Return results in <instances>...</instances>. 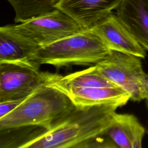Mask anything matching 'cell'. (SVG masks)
<instances>
[{"instance_id":"6da1fadb","label":"cell","mask_w":148,"mask_h":148,"mask_svg":"<svg viewBox=\"0 0 148 148\" xmlns=\"http://www.w3.org/2000/svg\"><path fill=\"white\" fill-rule=\"evenodd\" d=\"M117 105L103 104L76 106L44 129L27 139L18 147H80L85 142L105 134Z\"/></svg>"},{"instance_id":"7a4b0ae2","label":"cell","mask_w":148,"mask_h":148,"mask_svg":"<svg viewBox=\"0 0 148 148\" xmlns=\"http://www.w3.org/2000/svg\"><path fill=\"white\" fill-rule=\"evenodd\" d=\"M75 106L64 93L44 84L28 95L14 110L0 119V130L28 126L46 129Z\"/></svg>"},{"instance_id":"3957f363","label":"cell","mask_w":148,"mask_h":148,"mask_svg":"<svg viewBox=\"0 0 148 148\" xmlns=\"http://www.w3.org/2000/svg\"><path fill=\"white\" fill-rule=\"evenodd\" d=\"M111 50L91 29L68 36L53 43L40 46L31 60L39 65L57 68L90 65L102 60Z\"/></svg>"},{"instance_id":"277c9868","label":"cell","mask_w":148,"mask_h":148,"mask_svg":"<svg viewBox=\"0 0 148 148\" xmlns=\"http://www.w3.org/2000/svg\"><path fill=\"white\" fill-rule=\"evenodd\" d=\"M140 58L111 50L108 54L95 65L98 71L115 85L128 92L131 100L140 101L146 73Z\"/></svg>"},{"instance_id":"5b68a950","label":"cell","mask_w":148,"mask_h":148,"mask_svg":"<svg viewBox=\"0 0 148 148\" xmlns=\"http://www.w3.org/2000/svg\"><path fill=\"white\" fill-rule=\"evenodd\" d=\"M39 66L32 61L0 63V102L26 98L44 85Z\"/></svg>"},{"instance_id":"8992f818","label":"cell","mask_w":148,"mask_h":148,"mask_svg":"<svg viewBox=\"0 0 148 148\" xmlns=\"http://www.w3.org/2000/svg\"><path fill=\"white\" fill-rule=\"evenodd\" d=\"M14 26L39 46L53 43L84 29L72 17L57 8Z\"/></svg>"},{"instance_id":"52a82bcc","label":"cell","mask_w":148,"mask_h":148,"mask_svg":"<svg viewBox=\"0 0 148 148\" xmlns=\"http://www.w3.org/2000/svg\"><path fill=\"white\" fill-rule=\"evenodd\" d=\"M91 29L110 50L131 54L140 58L146 57V50L119 20L112 13Z\"/></svg>"},{"instance_id":"ba28073f","label":"cell","mask_w":148,"mask_h":148,"mask_svg":"<svg viewBox=\"0 0 148 148\" xmlns=\"http://www.w3.org/2000/svg\"><path fill=\"white\" fill-rule=\"evenodd\" d=\"M122 0H58L56 8L90 29L116 10Z\"/></svg>"},{"instance_id":"9c48e42d","label":"cell","mask_w":148,"mask_h":148,"mask_svg":"<svg viewBox=\"0 0 148 148\" xmlns=\"http://www.w3.org/2000/svg\"><path fill=\"white\" fill-rule=\"evenodd\" d=\"M40 46L18 31L14 24L0 28V63L31 61Z\"/></svg>"},{"instance_id":"30bf717a","label":"cell","mask_w":148,"mask_h":148,"mask_svg":"<svg viewBox=\"0 0 148 148\" xmlns=\"http://www.w3.org/2000/svg\"><path fill=\"white\" fill-rule=\"evenodd\" d=\"M116 12L123 25L148 51V0H122Z\"/></svg>"},{"instance_id":"8fae6325","label":"cell","mask_w":148,"mask_h":148,"mask_svg":"<svg viewBox=\"0 0 148 148\" xmlns=\"http://www.w3.org/2000/svg\"><path fill=\"white\" fill-rule=\"evenodd\" d=\"M76 106L109 104L121 107L131 100L130 94L118 87H92L65 89L61 91Z\"/></svg>"},{"instance_id":"7c38bea8","label":"cell","mask_w":148,"mask_h":148,"mask_svg":"<svg viewBox=\"0 0 148 148\" xmlns=\"http://www.w3.org/2000/svg\"><path fill=\"white\" fill-rule=\"evenodd\" d=\"M145 129L133 114L117 113L113 115L105 134L121 148H140Z\"/></svg>"},{"instance_id":"4fadbf2b","label":"cell","mask_w":148,"mask_h":148,"mask_svg":"<svg viewBox=\"0 0 148 148\" xmlns=\"http://www.w3.org/2000/svg\"><path fill=\"white\" fill-rule=\"evenodd\" d=\"M44 77L46 86L60 91L69 88L92 87H118L101 75L95 65L66 75L44 72Z\"/></svg>"},{"instance_id":"5bb4252c","label":"cell","mask_w":148,"mask_h":148,"mask_svg":"<svg viewBox=\"0 0 148 148\" xmlns=\"http://www.w3.org/2000/svg\"><path fill=\"white\" fill-rule=\"evenodd\" d=\"M15 13L16 23L46 14L56 9L58 0H7Z\"/></svg>"},{"instance_id":"9a60e30c","label":"cell","mask_w":148,"mask_h":148,"mask_svg":"<svg viewBox=\"0 0 148 148\" xmlns=\"http://www.w3.org/2000/svg\"><path fill=\"white\" fill-rule=\"evenodd\" d=\"M26 98L0 102V119L14 110L24 101Z\"/></svg>"},{"instance_id":"2e32d148","label":"cell","mask_w":148,"mask_h":148,"mask_svg":"<svg viewBox=\"0 0 148 148\" xmlns=\"http://www.w3.org/2000/svg\"><path fill=\"white\" fill-rule=\"evenodd\" d=\"M143 98L148 101V74H146L143 90Z\"/></svg>"}]
</instances>
